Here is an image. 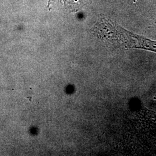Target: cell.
<instances>
[{
  "label": "cell",
  "mask_w": 156,
  "mask_h": 156,
  "mask_svg": "<svg viewBox=\"0 0 156 156\" xmlns=\"http://www.w3.org/2000/svg\"><path fill=\"white\" fill-rule=\"evenodd\" d=\"M121 45L126 48H139L156 52V41L147 39L127 30L122 35Z\"/></svg>",
  "instance_id": "1"
},
{
  "label": "cell",
  "mask_w": 156,
  "mask_h": 156,
  "mask_svg": "<svg viewBox=\"0 0 156 156\" xmlns=\"http://www.w3.org/2000/svg\"><path fill=\"white\" fill-rule=\"evenodd\" d=\"M131 1H133V2H135L137 0H131Z\"/></svg>",
  "instance_id": "2"
}]
</instances>
